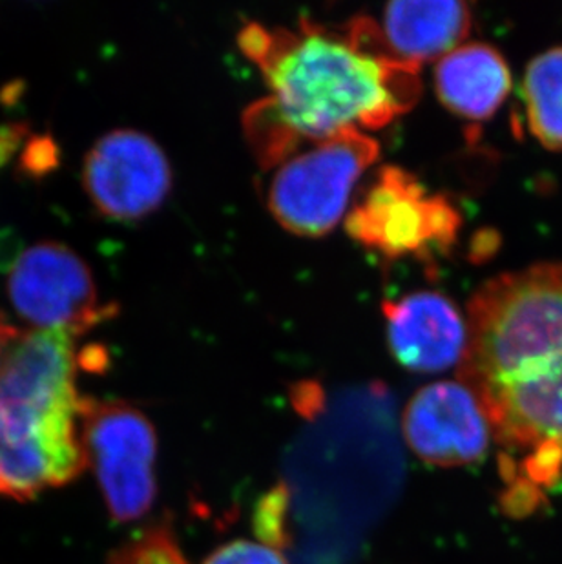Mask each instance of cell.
<instances>
[{"mask_svg": "<svg viewBox=\"0 0 562 564\" xmlns=\"http://www.w3.org/2000/svg\"><path fill=\"white\" fill-rule=\"evenodd\" d=\"M79 433L107 510L117 522L138 521L158 496V437L143 411L121 400L83 397Z\"/></svg>", "mask_w": 562, "mask_h": 564, "instance_id": "obj_6", "label": "cell"}, {"mask_svg": "<svg viewBox=\"0 0 562 564\" xmlns=\"http://www.w3.org/2000/svg\"><path fill=\"white\" fill-rule=\"evenodd\" d=\"M402 433L417 457L439 468L477 463L494 438L483 405L461 380L420 388L403 410Z\"/></svg>", "mask_w": 562, "mask_h": 564, "instance_id": "obj_9", "label": "cell"}, {"mask_svg": "<svg viewBox=\"0 0 562 564\" xmlns=\"http://www.w3.org/2000/svg\"><path fill=\"white\" fill-rule=\"evenodd\" d=\"M102 364V351H79L58 330L13 341L0 368V497L26 501L85 471L77 373Z\"/></svg>", "mask_w": 562, "mask_h": 564, "instance_id": "obj_3", "label": "cell"}, {"mask_svg": "<svg viewBox=\"0 0 562 564\" xmlns=\"http://www.w3.org/2000/svg\"><path fill=\"white\" fill-rule=\"evenodd\" d=\"M472 24V8L461 0H397L383 8L378 30L393 59L420 68L458 48Z\"/></svg>", "mask_w": 562, "mask_h": 564, "instance_id": "obj_11", "label": "cell"}, {"mask_svg": "<svg viewBox=\"0 0 562 564\" xmlns=\"http://www.w3.org/2000/svg\"><path fill=\"white\" fill-rule=\"evenodd\" d=\"M389 349L402 368L441 373L461 366L467 347V319L446 294L417 291L382 305Z\"/></svg>", "mask_w": 562, "mask_h": 564, "instance_id": "obj_10", "label": "cell"}, {"mask_svg": "<svg viewBox=\"0 0 562 564\" xmlns=\"http://www.w3.org/2000/svg\"><path fill=\"white\" fill-rule=\"evenodd\" d=\"M511 90V72L499 50L484 43L461 44L435 66L442 105L467 121L494 118Z\"/></svg>", "mask_w": 562, "mask_h": 564, "instance_id": "obj_12", "label": "cell"}, {"mask_svg": "<svg viewBox=\"0 0 562 564\" xmlns=\"http://www.w3.org/2000/svg\"><path fill=\"white\" fill-rule=\"evenodd\" d=\"M380 158L377 139L344 130L313 143L274 169L267 185V208L294 236L322 238L347 216L356 183Z\"/></svg>", "mask_w": 562, "mask_h": 564, "instance_id": "obj_4", "label": "cell"}, {"mask_svg": "<svg viewBox=\"0 0 562 564\" xmlns=\"http://www.w3.org/2000/svg\"><path fill=\"white\" fill-rule=\"evenodd\" d=\"M458 380L505 455V505L531 511L562 477V263L505 272L467 307Z\"/></svg>", "mask_w": 562, "mask_h": 564, "instance_id": "obj_1", "label": "cell"}, {"mask_svg": "<svg viewBox=\"0 0 562 564\" xmlns=\"http://www.w3.org/2000/svg\"><path fill=\"white\" fill-rule=\"evenodd\" d=\"M526 119L533 138L548 150H562V46L537 55L526 68Z\"/></svg>", "mask_w": 562, "mask_h": 564, "instance_id": "obj_13", "label": "cell"}, {"mask_svg": "<svg viewBox=\"0 0 562 564\" xmlns=\"http://www.w3.org/2000/svg\"><path fill=\"white\" fill-rule=\"evenodd\" d=\"M203 564H289L271 543L236 539L214 550Z\"/></svg>", "mask_w": 562, "mask_h": 564, "instance_id": "obj_14", "label": "cell"}, {"mask_svg": "<svg viewBox=\"0 0 562 564\" xmlns=\"http://www.w3.org/2000/svg\"><path fill=\"white\" fill-rule=\"evenodd\" d=\"M238 46L271 88L263 107L300 147L349 128L388 127L422 94L420 68L388 54L371 17L342 28L302 19L294 30L249 22Z\"/></svg>", "mask_w": 562, "mask_h": 564, "instance_id": "obj_2", "label": "cell"}, {"mask_svg": "<svg viewBox=\"0 0 562 564\" xmlns=\"http://www.w3.org/2000/svg\"><path fill=\"white\" fill-rule=\"evenodd\" d=\"M462 216L444 194H430L402 166L386 165L345 216V230L358 246L386 260H428L455 246Z\"/></svg>", "mask_w": 562, "mask_h": 564, "instance_id": "obj_5", "label": "cell"}, {"mask_svg": "<svg viewBox=\"0 0 562 564\" xmlns=\"http://www.w3.org/2000/svg\"><path fill=\"white\" fill-rule=\"evenodd\" d=\"M26 124H0V171L15 158L22 144H26Z\"/></svg>", "mask_w": 562, "mask_h": 564, "instance_id": "obj_15", "label": "cell"}, {"mask_svg": "<svg viewBox=\"0 0 562 564\" xmlns=\"http://www.w3.org/2000/svg\"><path fill=\"white\" fill-rule=\"evenodd\" d=\"M19 335H21V330L17 329L15 325H11L4 318V314L0 313V368H2L6 355H8L10 347L13 346V341L19 338Z\"/></svg>", "mask_w": 562, "mask_h": 564, "instance_id": "obj_16", "label": "cell"}, {"mask_svg": "<svg viewBox=\"0 0 562 564\" xmlns=\"http://www.w3.org/2000/svg\"><path fill=\"white\" fill-rule=\"evenodd\" d=\"M6 291L13 310L32 330L85 335L116 316L117 305L99 296L90 267L58 241H37L11 260Z\"/></svg>", "mask_w": 562, "mask_h": 564, "instance_id": "obj_7", "label": "cell"}, {"mask_svg": "<svg viewBox=\"0 0 562 564\" xmlns=\"http://www.w3.org/2000/svg\"><path fill=\"white\" fill-rule=\"evenodd\" d=\"M83 187L102 218H149L172 191V166L154 138L117 128L97 139L83 165Z\"/></svg>", "mask_w": 562, "mask_h": 564, "instance_id": "obj_8", "label": "cell"}]
</instances>
